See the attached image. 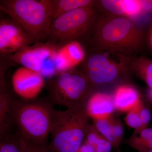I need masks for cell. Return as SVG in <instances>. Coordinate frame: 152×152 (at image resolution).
<instances>
[{
	"label": "cell",
	"mask_w": 152,
	"mask_h": 152,
	"mask_svg": "<svg viewBox=\"0 0 152 152\" xmlns=\"http://www.w3.org/2000/svg\"><path fill=\"white\" fill-rule=\"evenodd\" d=\"M86 36L94 50L129 54L137 50L143 42L141 31L126 17H111L95 19Z\"/></svg>",
	"instance_id": "obj_1"
},
{
	"label": "cell",
	"mask_w": 152,
	"mask_h": 152,
	"mask_svg": "<svg viewBox=\"0 0 152 152\" xmlns=\"http://www.w3.org/2000/svg\"><path fill=\"white\" fill-rule=\"evenodd\" d=\"M14 125L18 133L28 140L47 145L56 110L48 99L26 100L13 98Z\"/></svg>",
	"instance_id": "obj_2"
},
{
	"label": "cell",
	"mask_w": 152,
	"mask_h": 152,
	"mask_svg": "<svg viewBox=\"0 0 152 152\" xmlns=\"http://www.w3.org/2000/svg\"><path fill=\"white\" fill-rule=\"evenodd\" d=\"M0 9L22 27L34 44L47 40L52 0H1Z\"/></svg>",
	"instance_id": "obj_3"
},
{
	"label": "cell",
	"mask_w": 152,
	"mask_h": 152,
	"mask_svg": "<svg viewBox=\"0 0 152 152\" xmlns=\"http://www.w3.org/2000/svg\"><path fill=\"white\" fill-rule=\"evenodd\" d=\"M86 105L56 111L48 146L50 152H78L89 126Z\"/></svg>",
	"instance_id": "obj_4"
},
{
	"label": "cell",
	"mask_w": 152,
	"mask_h": 152,
	"mask_svg": "<svg viewBox=\"0 0 152 152\" xmlns=\"http://www.w3.org/2000/svg\"><path fill=\"white\" fill-rule=\"evenodd\" d=\"M47 99L67 109L86 104L94 88L83 73L72 69L59 73L46 82Z\"/></svg>",
	"instance_id": "obj_5"
},
{
	"label": "cell",
	"mask_w": 152,
	"mask_h": 152,
	"mask_svg": "<svg viewBox=\"0 0 152 152\" xmlns=\"http://www.w3.org/2000/svg\"><path fill=\"white\" fill-rule=\"evenodd\" d=\"M94 7L74 10L53 20L47 42L58 48L86 37L96 19Z\"/></svg>",
	"instance_id": "obj_6"
},
{
	"label": "cell",
	"mask_w": 152,
	"mask_h": 152,
	"mask_svg": "<svg viewBox=\"0 0 152 152\" xmlns=\"http://www.w3.org/2000/svg\"><path fill=\"white\" fill-rule=\"evenodd\" d=\"M58 49L48 42L38 43L24 47L17 53L4 58L11 64L21 65L50 79L58 74Z\"/></svg>",
	"instance_id": "obj_7"
},
{
	"label": "cell",
	"mask_w": 152,
	"mask_h": 152,
	"mask_svg": "<svg viewBox=\"0 0 152 152\" xmlns=\"http://www.w3.org/2000/svg\"><path fill=\"white\" fill-rule=\"evenodd\" d=\"M81 72L94 88L113 82L119 76L121 69L107 56L95 51L86 59Z\"/></svg>",
	"instance_id": "obj_8"
},
{
	"label": "cell",
	"mask_w": 152,
	"mask_h": 152,
	"mask_svg": "<svg viewBox=\"0 0 152 152\" xmlns=\"http://www.w3.org/2000/svg\"><path fill=\"white\" fill-rule=\"evenodd\" d=\"M34 44L22 27L12 19L0 21L1 58L13 54L24 47Z\"/></svg>",
	"instance_id": "obj_9"
},
{
	"label": "cell",
	"mask_w": 152,
	"mask_h": 152,
	"mask_svg": "<svg viewBox=\"0 0 152 152\" xmlns=\"http://www.w3.org/2000/svg\"><path fill=\"white\" fill-rule=\"evenodd\" d=\"M14 91L20 98L26 100L35 99L45 86V79L40 74L21 67L15 71L12 77Z\"/></svg>",
	"instance_id": "obj_10"
},
{
	"label": "cell",
	"mask_w": 152,
	"mask_h": 152,
	"mask_svg": "<svg viewBox=\"0 0 152 152\" xmlns=\"http://www.w3.org/2000/svg\"><path fill=\"white\" fill-rule=\"evenodd\" d=\"M85 58L84 49L78 41H73L60 47L57 51L58 73L72 69Z\"/></svg>",
	"instance_id": "obj_11"
},
{
	"label": "cell",
	"mask_w": 152,
	"mask_h": 152,
	"mask_svg": "<svg viewBox=\"0 0 152 152\" xmlns=\"http://www.w3.org/2000/svg\"><path fill=\"white\" fill-rule=\"evenodd\" d=\"M113 98L102 93H94L86 105L89 117L94 120L110 118L115 110Z\"/></svg>",
	"instance_id": "obj_12"
},
{
	"label": "cell",
	"mask_w": 152,
	"mask_h": 152,
	"mask_svg": "<svg viewBox=\"0 0 152 152\" xmlns=\"http://www.w3.org/2000/svg\"><path fill=\"white\" fill-rule=\"evenodd\" d=\"M0 137L11 133L14 125L12 111L13 97L7 86L0 87Z\"/></svg>",
	"instance_id": "obj_13"
},
{
	"label": "cell",
	"mask_w": 152,
	"mask_h": 152,
	"mask_svg": "<svg viewBox=\"0 0 152 152\" xmlns=\"http://www.w3.org/2000/svg\"><path fill=\"white\" fill-rule=\"evenodd\" d=\"M113 99L115 108L120 111H128L141 103L140 95L133 87L121 86L116 90Z\"/></svg>",
	"instance_id": "obj_14"
},
{
	"label": "cell",
	"mask_w": 152,
	"mask_h": 152,
	"mask_svg": "<svg viewBox=\"0 0 152 152\" xmlns=\"http://www.w3.org/2000/svg\"><path fill=\"white\" fill-rule=\"evenodd\" d=\"M92 0H52V21L71 11L81 8L95 6Z\"/></svg>",
	"instance_id": "obj_15"
},
{
	"label": "cell",
	"mask_w": 152,
	"mask_h": 152,
	"mask_svg": "<svg viewBox=\"0 0 152 152\" xmlns=\"http://www.w3.org/2000/svg\"><path fill=\"white\" fill-rule=\"evenodd\" d=\"M88 126L85 137L86 142L93 146L96 152H110L113 146L110 142L98 132L94 126Z\"/></svg>",
	"instance_id": "obj_16"
},
{
	"label": "cell",
	"mask_w": 152,
	"mask_h": 152,
	"mask_svg": "<svg viewBox=\"0 0 152 152\" xmlns=\"http://www.w3.org/2000/svg\"><path fill=\"white\" fill-rule=\"evenodd\" d=\"M119 4L121 16L134 18L143 12L140 1L120 0Z\"/></svg>",
	"instance_id": "obj_17"
},
{
	"label": "cell",
	"mask_w": 152,
	"mask_h": 152,
	"mask_svg": "<svg viewBox=\"0 0 152 152\" xmlns=\"http://www.w3.org/2000/svg\"><path fill=\"white\" fill-rule=\"evenodd\" d=\"M94 126L101 134L110 142L113 146L119 149V145L113 135L112 127V118L94 120Z\"/></svg>",
	"instance_id": "obj_18"
},
{
	"label": "cell",
	"mask_w": 152,
	"mask_h": 152,
	"mask_svg": "<svg viewBox=\"0 0 152 152\" xmlns=\"http://www.w3.org/2000/svg\"><path fill=\"white\" fill-rule=\"evenodd\" d=\"M0 152H22L20 142V135L8 134L0 137Z\"/></svg>",
	"instance_id": "obj_19"
},
{
	"label": "cell",
	"mask_w": 152,
	"mask_h": 152,
	"mask_svg": "<svg viewBox=\"0 0 152 152\" xmlns=\"http://www.w3.org/2000/svg\"><path fill=\"white\" fill-rule=\"evenodd\" d=\"M138 73L150 89H152V60L144 58L140 59Z\"/></svg>",
	"instance_id": "obj_20"
},
{
	"label": "cell",
	"mask_w": 152,
	"mask_h": 152,
	"mask_svg": "<svg viewBox=\"0 0 152 152\" xmlns=\"http://www.w3.org/2000/svg\"><path fill=\"white\" fill-rule=\"evenodd\" d=\"M141 104V103L129 111L125 118L127 124L130 127L135 129V133L141 131L142 127V121L139 113V109Z\"/></svg>",
	"instance_id": "obj_21"
},
{
	"label": "cell",
	"mask_w": 152,
	"mask_h": 152,
	"mask_svg": "<svg viewBox=\"0 0 152 152\" xmlns=\"http://www.w3.org/2000/svg\"><path fill=\"white\" fill-rule=\"evenodd\" d=\"M20 142L22 152H50L47 145L36 144L20 135Z\"/></svg>",
	"instance_id": "obj_22"
},
{
	"label": "cell",
	"mask_w": 152,
	"mask_h": 152,
	"mask_svg": "<svg viewBox=\"0 0 152 152\" xmlns=\"http://www.w3.org/2000/svg\"><path fill=\"white\" fill-rule=\"evenodd\" d=\"M128 143L139 152L152 151V140H142L133 135L128 140Z\"/></svg>",
	"instance_id": "obj_23"
},
{
	"label": "cell",
	"mask_w": 152,
	"mask_h": 152,
	"mask_svg": "<svg viewBox=\"0 0 152 152\" xmlns=\"http://www.w3.org/2000/svg\"><path fill=\"white\" fill-rule=\"evenodd\" d=\"M112 127L113 135L120 145L124 135V130L123 126L119 121L112 118Z\"/></svg>",
	"instance_id": "obj_24"
},
{
	"label": "cell",
	"mask_w": 152,
	"mask_h": 152,
	"mask_svg": "<svg viewBox=\"0 0 152 152\" xmlns=\"http://www.w3.org/2000/svg\"><path fill=\"white\" fill-rule=\"evenodd\" d=\"M139 113L141 119L142 127V130L147 128L152 118L151 114V111L148 108L144 107L141 104L139 109Z\"/></svg>",
	"instance_id": "obj_25"
},
{
	"label": "cell",
	"mask_w": 152,
	"mask_h": 152,
	"mask_svg": "<svg viewBox=\"0 0 152 152\" xmlns=\"http://www.w3.org/2000/svg\"><path fill=\"white\" fill-rule=\"evenodd\" d=\"M133 135L142 140H152V128H145L139 132H134Z\"/></svg>",
	"instance_id": "obj_26"
},
{
	"label": "cell",
	"mask_w": 152,
	"mask_h": 152,
	"mask_svg": "<svg viewBox=\"0 0 152 152\" xmlns=\"http://www.w3.org/2000/svg\"><path fill=\"white\" fill-rule=\"evenodd\" d=\"M140 1L143 12L152 14V0H141Z\"/></svg>",
	"instance_id": "obj_27"
},
{
	"label": "cell",
	"mask_w": 152,
	"mask_h": 152,
	"mask_svg": "<svg viewBox=\"0 0 152 152\" xmlns=\"http://www.w3.org/2000/svg\"><path fill=\"white\" fill-rule=\"evenodd\" d=\"M77 152H96V150L93 146L86 142L81 146Z\"/></svg>",
	"instance_id": "obj_28"
},
{
	"label": "cell",
	"mask_w": 152,
	"mask_h": 152,
	"mask_svg": "<svg viewBox=\"0 0 152 152\" xmlns=\"http://www.w3.org/2000/svg\"><path fill=\"white\" fill-rule=\"evenodd\" d=\"M150 44H151V46L152 48V28L151 30V33H150Z\"/></svg>",
	"instance_id": "obj_29"
},
{
	"label": "cell",
	"mask_w": 152,
	"mask_h": 152,
	"mask_svg": "<svg viewBox=\"0 0 152 152\" xmlns=\"http://www.w3.org/2000/svg\"><path fill=\"white\" fill-rule=\"evenodd\" d=\"M149 95L150 97L151 98V99L152 100V89H150Z\"/></svg>",
	"instance_id": "obj_30"
},
{
	"label": "cell",
	"mask_w": 152,
	"mask_h": 152,
	"mask_svg": "<svg viewBox=\"0 0 152 152\" xmlns=\"http://www.w3.org/2000/svg\"><path fill=\"white\" fill-rule=\"evenodd\" d=\"M140 152H152V151H143Z\"/></svg>",
	"instance_id": "obj_31"
}]
</instances>
